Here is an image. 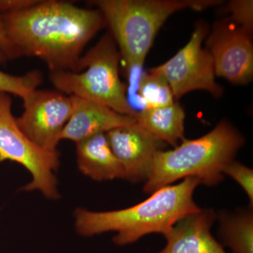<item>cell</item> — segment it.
Segmentation results:
<instances>
[{
  "label": "cell",
  "mask_w": 253,
  "mask_h": 253,
  "mask_svg": "<svg viewBox=\"0 0 253 253\" xmlns=\"http://www.w3.org/2000/svg\"><path fill=\"white\" fill-rule=\"evenodd\" d=\"M1 18L20 56L39 58L51 72H78L82 51L105 21L99 9L58 1H37Z\"/></svg>",
  "instance_id": "cell-1"
},
{
  "label": "cell",
  "mask_w": 253,
  "mask_h": 253,
  "mask_svg": "<svg viewBox=\"0 0 253 253\" xmlns=\"http://www.w3.org/2000/svg\"><path fill=\"white\" fill-rule=\"evenodd\" d=\"M201 181L188 177L177 184L163 187L140 204L118 211L94 212L83 208L75 211V227L80 235L93 236L115 231L117 246L136 242L148 234L166 235L181 219L199 212L194 193Z\"/></svg>",
  "instance_id": "cell-2"
},
{
  "label": "cell",
  "mask_w": 253,
  "mask_h": 253,
  "mask_svg": "<svg viewBox=\"0 0 253 253\" xmlns=\"http://www.w3.org/2000/svg\"><path fill=\"white\" fill-rule=\"evenodd\" d=\"M244 136L226 120L195 139H183L172 150L156 153L144 186L149 194L181 179L195 177L213 186L224 178L223 170L244 146Z\"/></svg>",
  "instance_id": "cell-3"
},
{
  "label": "cell",
  "mask_w": 253,
  "mask_h": 253,
  "mask_svg": "<svg viewBox=\"0 0 253 253\" xmlns=\"http://www.w3.org/2000/svg\"><path fill=\"white\" fill-rule=\"evenodd\" d=\"M104 21L126 63V72L140 71L156 35L171 15L181 10H202L216 0H96Z\"/></svg>",
  "instance_id": "cell-4"
},
{
  "label": "cell",
  "mask_w": 253,
  "mask_h": 253,
  "mask_svg": "<svg viewBox=\"0 0 253 253\" xmlns=\"http://www.w3.org/2000/svg\"><path fill=\"white\" fill-rule=\"evenodd\" d=\"M121 54L111 34L101 38L80 61L79 71H53L50 80L61 93L90 100L136 118L119 75Z\"/></svg>",
  "instance_id": "cell-5"
},
{
  "label": "cell",
  "mask_w": 253,
  "mask_h": 253,
  "mask_svg": "<svg viewBox=\"0 0 253 253\" xmlns=\"http://www.w3.org/2000/svg\"><path fill=\"white\" fill-rule=\"evenodd\" d=\"M6 161L17 163L31 173L32 180L24 190L39 191L49 199L59 197L55 174L59 152L45 151L28 139L11 112L9 95L0 93V163Z\"/></svg>",
  "instance_id": "cell-6"
},
{
  "label": "cell",
  "mask_w": 253,
  "mask_h": 253,
  "mask_svg": "<svg viewBox=\"0 0 253 253\" xmlns=\"http://www.w3.org/2000/svg\"><path fill=\"white\" fill-rule=\"evenodd\" d=\"M208 33L206 23L199 21L184 47L166 63L150 69L166 78L174 99L194 90L208 91L216 98L222 96L223 88L215 81L212 57L203 47Z\"/></svg>",
  "instance_id": "cell-7"
},
{
  "label": "cell",
  "mask_w": 253,
  "mask_h": 253,
  "mask_svg": "<svg viewBox=\"0 0 253 253\" xmlns=\"http://www.w3.org/2000/svg\"><path fill=\"white\" fill-rule=\"evenodd\" d=\"M24 111L16 118L20 129L38 147L55 152L71 118V96L61 92L35 89L23 98Z\"/></svg>",
  "instance_id": "cell-8"
},
{
  "label": "cell",
  "mask_w": 253,
  "mask_h": 253,
  "mask_svg": "<svg viewBox=\"0 0 253 253\" xmlns=\"http://www.w3.org/2000/svg\"><path fill=\"white\" fill-rule=\"evenodd\" d=\"M206 49L212 57L216 76L236 85H246L253 81L252 33L230 18L214 23Z\"/></svg>",
  "instance_id": "cell-9"
},
{
  "label": "cell",
  "mask_w": 253,
  "mask_h": 253,
  "mask_svg": "<svg viewBox=\"0 0 253 253\" xmlns=\"http://www.w3.org/2000/svg\"><path fill=\"white\" fill-rule=\"evenodd\" d=\"M113 154L121 163L125 179L146 181L162 141L151 135L137 122L118 126L106 133Z\"/></svg>",
  "instance_id": "cell-10"
},
{
  "label": "cell",
  "mask_w": 253,
  "mask_h": 253,
  "mask_svg": "<svg viewBox=\"0 0 253 253\" xmlns=\"http://www.w3.org/2000/svg\"><path fill=\"white\" fill-rule=\"evenodd\" d=\"M73 111L65 126L61 140L66 139L76 144L96 134L107 133L118 126L135 122V118L116 112L104 105L71 96Z\"/></svg>",
  "instance_id": "cell-11"
},
{
  "label": "cell",
  "mask_w": 253,
  "mask_h": 253,
  "mask_svg": "<svg viewBox=\"0 0 253 253\" xmlns=\"http://www.w3.org/2000/svg\"><path fill=\"white\" fill-rule=\"evenodd\" d=\"M216 217L212 210L201 209L183 218L164 236L166 246L156 253H226L211 233Z\"/></svg>",
  "instance_id": "cell-12"
},
{
  "label": "cell",
  "mask_w": 253,
  "mask_h": 253,
  "mask_svg": "<svg viewBox=\"0 0 253 253\" xmlns=\"http://www.w3.org/2000/svg\"><path fill=\"white\" fill-rule=\"evenodd\" d=\"M78 168L83 174L96 181L125 179L122 166L113 154L104 133L76 144Z\"/></svg>",
  "instance_id": "cell-13"
},
{
  "label": "cell",
  "mask_w": 253,
  "mask_h": 253,
  "mask_svg": "<svg viewBox=\"0 0 253 253\" xmlns=\"http://www.w3.org/2000/svg\"><path fill=\"white\" fill-rule=\"evenodd\" d=\"M185 111L179 103L166 107L144 109L136 121L158 140L176 147L184 138Z\"/></svg>",
  "instance_id": "cell-14"
},
{
  "label": "cell",
  "mask_w": 253,
  "mask_h": 253,
  "mask_svg": "<svg viewBox=\"0 0 253 253\" xmlns=\"http://www.w3.org/2000/svg\"><path fill=\"white\" fill-rule=\"evenodd\" d=\"M221 241L232 253H253V216L252 211L237 214L221 213Z\"/></svg>",
  "instance_id": "cell-15"
},
{
  "label": "cell",
  "mask_w": 253,
  "mask_h": 253,
  "mask_svg": "<svg viewBox=\"0 0 253 253\" xmlns=\"http://www.w3.org/2000/svg\"><path fill=\"white\" fill-rule=\"evenodd\" d=\"M137 87L138 94L144 103V109L166 107L175 102L166 78L151 70L141 75Z\"/></svg>",
  "instance_id": "cell-16"
},
{
  "label": "cell",
  "mask_w": 253,
  "mask_h": 253,
  "mask_svg": "<svg viewBox=\"0 0 253 253\" xmlns=\"http://www.w3.org/2000/svg\"><path fill=\"white\" fill-rule=\"evenodd\" d=\"M6 59L0 53V63L4 62ZM41 83L42 76L38 71L16 76L0 71V93L14 94L23 99L26 95L36 89Z\"/></svg>",
  "instance_id": "cell-17"
},
{
  "label": "cell",
  "mask_w": 253,
  "mask_h": 253,
  "mask_svg": "<svg viewBox=\"0 0 253 253\" xmlns=\"http://www.w3.org/2000/svg\"><path fill=\"white\" fill-rule=\"evenodd\" d=\"M226 11L230 13L229 18L249 33H253V0H232L226 5Z\"/></svg>",
  "instance_id": "cell-18"
},
{
  "label": "cell",
  "mask_w": 253,
  "mask_h": 253,
  "mask_svg": "<svg viewBox=\"0 0 253 253\" xmlns=\"http://www.w3.org/2000/svg\"><path fill=\"white\" fill-rule=\"evenodd\" d=\"M223 174H227L242 187L249 197L251 206L253 203V171L251 168L235 161L224 168Z\"/></svg>",
  "instance_id": "cell-19"
},
{
  "label": "cell",
  "mask_w": 253,
  "mask_h": 253,
  "mask_svg": "<svg viewBox=\"0 0 253 253\" xmlns=\"http://www.w3.org/2000/svg\"><path fill=\"white\" fill-rule=\"evenodd\" d=\"M0 53L4 55L6 59H15L20 56L17 50L6 34L2 18H1V11H0Z\"/></svg>",
  "instance_id": "cell-20"
}]
</instances>
